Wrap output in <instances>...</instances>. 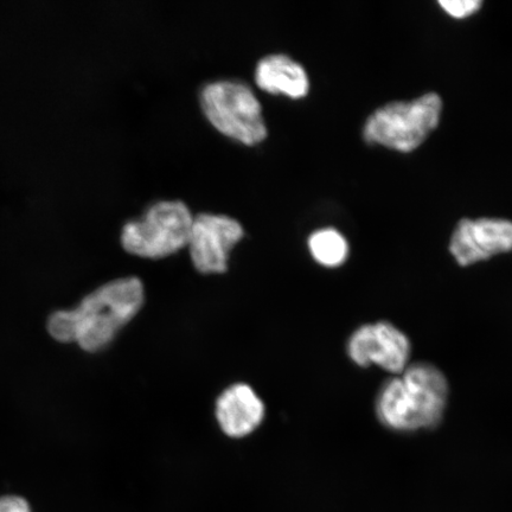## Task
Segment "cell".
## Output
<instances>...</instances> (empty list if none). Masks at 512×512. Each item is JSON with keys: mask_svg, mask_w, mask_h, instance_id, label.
I'll return each mask as SVG.
<instances>
[{"mask_svg": "<svg viewBox=\"0 0 512 512\" xmlns=\"http://www.w3.org/2000/svg\"><path fill=\"white\" fill-rule=\"evenodd\" d=\"M448 393L443 371L427 362L409 364L382 384L375 401L377 420L394 432L435 430L444 419Z\"/></svg>", "mask_w": 512, "mask_h": 512, "instance_id": "obj_2", "label": "cell"}, {"mask_svg": "<svg viewBox=\"0 0 512 512\" xmlns=\"http://www.w3.org/2000/svg\"><path fill=\"white\" fill-rule=\"evenodd\" d=\"M0 512H32V510L27 499L16 495H6L0 497Z\"/></svg>", "mask_w": 512, "mask_h": 512, "instance_id": "obj_13", "label": "cell"}, {"mask_svg": "<svg viewBox=\"0 0 512 512\" xmlns=\"http://www.w3.org/2000/svg\"><path fill=\"white\" fill-rule=\"evenodd\" d=\"M201 102L217 130L245 144L267 136L261 105L251 87L235 80H220L203 88Z\"/></svg>", "mask_w": 512, "mask_h": 512, "instance_id": "obj_4", "label": "cell"}, {"mask_svg": "<svg viewBox=\"0 0 512 512\" xmlns=\"http://www.w3.org/2000/svg\"><path fill=\"white\" fill-rule=\"evenodd\" d=\"M255 81L267 92L283 93L294 99L303 98L310 88L302 64L283 54L268 55L261 59L256 67Z\"/></svg>", "mask_w": 512, "mask_h": 512, "instance_id": "obj_10", "label": "cell"}, {"mask_svg": "<svg viewBox=\"0 0 512 512\" xmlns=\"http://www.w3.org/2000/svg\"><path fill=\"white\" fill-rule=\"evenodd\" d=\"M443 101L438 94L422 95L413 101L392 102L370 115L363 138L400 152H412L438 127Z\"/></svg>", "mask_w": 512, "mask_h": 512, "instance_id": "obj_3", "label": "cell"}, {"mask_svg": "<svg viewBox=\"0 0 512 512\" xmlns=\"http://www.w3.org/2000/svg\"><path fill=\"white\" fill-rule=\"evenodd\" d=\"M216 416L229 437H247L264 420L265 406L247 384H235L217 400Z\"/></svg>", "mask_w": 512, "mask_h": 512, "instance_id": "obj_9", "label": "cell"}, {"mask_svg": "<svg viewBox=\"0 0 512 512\" xmlns=\"http://www.w3.org/2000/svg\"><path fill=\"white\" fill-rule=\"evenodd\" d=\"M143 303L142 281L133 277L114 280L89 294L76 309L55 312L49 318V334L56 341L75 342L85 351L96 352L113 341Z\"/></svg>", "mask_w": 512, "mask_h": 512, "instance_id": "obj_1", "label": "cell"}, {"mask_svg": "<svg viewBox=\"0 0 512 512\" xmlns=\"http://www.w3.org/2000/svg\"><path fill=\"white\" fill-rule=\"evenodd\" d=\"M512 251V222L502 219H464L450 241V252L467 267Z\"/></svg>", "mask_w": 512, "mask_h": 512, "instance_id": "obj_8", "label": "cell"}, {"mask_svg": "<svg viewBox=\"0 0 512 512\" xmlns=\"http://www.w3.org/2000/svg\"><path fill=\"white\" fill-rule=\"evenodd\" d=\"M439 4L453 18L470 17L483 5L480 0H443Z\"/></svg>", "mask_w": 512, "mask_h": 512, "instance_id": "obj_12", "label": "cell"}, {"mask_svg": "<svg viewBox=\"0 0 512 512\" xmlns=\"http://www.w3.org/2000/svg\"><path fill=\"white\" fill-rule=\"evenodd\" d=\"M309 248L318 264L325 267H338L348 259L349 245L337 230L328 228L317 230L311 235Z\"/></svg>", "mask_w": 512, "mask_h": 512, "instance_id": "obj_11", "label": "cell"}, {"mask_svg": "<svg viewBox=\"0 0 512 512\" xmlns=\"http://www.w3.org/2000/svg\"><path fill=\"white\" fill-rule=\"evenodd\" d=\"M192 220L182 201H160L142 219L125 224L121 242L128 253L164 258L188 245Z\"/></svg>", "mask_w": 512, "mask_h": 512, "instance_id": "obj_5", "label": "cell"}, {"mask_svg": "<svg viewBox=\"0 0 512 512\" xmlns=\"http://www.w3.org/2000/svg\"><path fill=\"white\" fill-rule=\"evenodd\" d=\"M411 351L409 338L389 322L364 324L347 343L348 356L356 366H377L399 375L408 367Z\"/></svg>", "mask_w": 512, "mask_h": 512, "instance_id": "obj_6", "label": "cell"}, {"mask_svg": "<svg viewBox=\"0 0 512 512\" xmlns=\"http://www.w3.org/2000/svg\"><path fill=\"white\" fill-rule=\"evenodd\" d=\"M242 236L243 228L233 217L209 213L195 216L188 245L197 270L202 273L226 272L230 249Z\"/></svg>", "mask_w": 512, "mask_h": 512, "instance_id": "obj_7", "label": "cell"}]
</instances>
